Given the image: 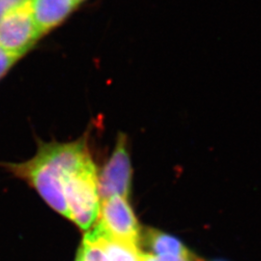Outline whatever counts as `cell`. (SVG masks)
<instances>
[{"label": "cell", "instance_id": "obj_1", "mask_svg": "<svg viewBox=\"0 0 261 261\" xmlns=\"http://www.w3.org/2000/svg\"><path fill=\"white\" fill-rule=\"evenodd\" d=\"M90 158L84 137L69 143H41L37 154L29 161L3 166L35 189L54 210L69 219L64 180Z\"/></svg>", "mask_w": 261, "mask_h": 261}, {"label": "cell", "instance_id": "obj_2", "mask_svg": "<svg viewBox=\"0 0 261 261\" xmlns=\"http://www.w3.org/2000/svg\"><path fill=\"white\" fill-rule=\"evenodd\" d=\"M64 196L69 220L84 230L93 226L99 219L101 199L98 175L92 158L65 178Z\"/></svg>", "mask_w": 261, "mask_h": 261}, {"label": "cell", "instance_id": "obj_3", "mask_svg": "<svg viewBox=\"0 0 261 261\" xmlns=\"http://www.w3.org/2000/svg\"><path fill=\"white\" fill-rule=\"evenodd\" d=\"M43 36L25 0L0 19V47L21 58Z\"/></svg>", "mask_w": 261, "mask_h": 261}, {"label": "cell", "instance_id": "obj_4", "mask_svg": "<svg viewBox=\"0 0 261 261\" xmlns=\"http://www.w3.org/2000/svg\"><path fill=\"white\" fill-rule=\"evenodd\" d=\"M98 224L112 239L140 250L141 228L128 198L111 196L101 200Z\"/></svg>", "mask_w": 261, "mask_h": 261}, {"label": "cell", "instance_id": "obj_5", "mask_svg": "<svg viewBox=\"0 0 261 261\" xmlns=\"http://www.w3.org/2000/svg\"><path fill=\"white\" fill-rule=\"evenodd\" d=\"M133 168L128 151L127 137L120 134L111 158L98 176L100 199L119 196L128 198L132 187Z\"/></svg>", "mask_w": 261, "mask_h": 261}, {"label": "cell", "instance_id": "obj_6", "mask_svg": "<svg viewBox=\"0 0 261 261\" xmlns=\"http://www.w3.org/2000/svg\"><path fill=\"white\" fill-rule=\"evenodd\" d=\"M38 28L45 35L65 20L77 6L75 0H30Z\"/></svg>", "mask_w": 261, "mask_h": 261}, {"label": "cell", "instance_id": "obj_7", "mask_svg": "<svg viewBox=\"0 0 261 261\" xmlns=\"http://www.w3.org/2000/svg\"><path fill=\"white\" fill-rule=\"evenodd\" d=\"M142 238L146 247L151 252H153L152 254L159 256L193 259L192 253L173 236L164 233L154 228H146L141 239Z\"/></svg>", "mask_w": 261, "mask_h": 261}, {"label": "cell", "instance_id": "obj_8", "mask_svg": "<svg viewBox=\"0 0 261 261\" xmlns=\"http://www.w3.org/2000/svg\"><path fill=\"white\" fill-rule=\"evenodd\" d=\"M93 231L103 245L110 261H139L140 250L112 239L99 224Z\"/></svg>", "mask_w": 261, "mask_h": 261}, {"label": "cell", "instance_id": "obj_9", "mask_svg": "<svg viewBox=\"0 0 261 261\" xmlns=\"http://www.w3.org/2000/svg\"><path fill=\"white\" fill-rule=\"evenodd\" d=\"M81 248L84 253V261H110L103 245L93 230L85 235Z\"/></svg>", "mask_w": 261, "mask_h": 261}, {"label": "cell", "instance_id": "obj_10", "mask_svg": "<svg viewBox=\"0 0 261 261\" xmlns=\"http://www.w3.org/2000/svg\"><path fill=\"white\" fill-rule=\"evenodd\" d=\"M19 59V57L11 55L0 47V80L9 72L10 69Z\"/></svg>", "mask_w": 261, "mask_h": 261}, {"label": "cell", "instance_id": "obj_11", "mask_svg": "<svg viewBox=\"0 0 261 261\" xmlns=\"http://www.w3.org/2000/svg\"><path fill=\"white\" fill-rule=\"evenodd\" d=\"M25 0H0V19Z\"/></svg>", "mask_w": 261, "mask_h": 261}, {"label": "cell", "instance_id": "obj_12", "mask_svg": "<svg viewBox=\"0 0 261 261\" xmlns=\"http://www.w3.org/2000/svg\"><path fill=\"white\" fill-rule=\"evenodd\" d=\"M75 261H84V253H83V250H82V248H81V247H80V249H79V252H77V254H76Z\"/></svg>", "mask_w": 261, "mask_h": 261}, {"label": "cell", "instance_id": "obj_13", "mask_svg": "<svg viewBox=\"0 0 261 261\" xmlns=\"http://www.w3.org/2000/svg\"><path fill=\"white\" fill-rule=\"evenodd\" d=\"M84 0H75V2H76V4L79 5V4H81L82 2H84Z\"/></svg>", "mask_w": 261, "mask_h": 261}]
</instances>
